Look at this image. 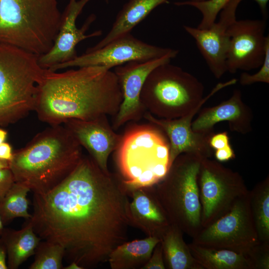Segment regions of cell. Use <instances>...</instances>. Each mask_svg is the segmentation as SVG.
I'll return each mask as SVG.
<instances>
[{
  "instance_id": "obj_1",
  "label": "cell",
  "mask_w": 269,
  "mask_h": 269,
  "mask_svg": "<svg viewBox=\"0 0 269 269\" xmlns=\"http://www.w3.org/2000/svg\"><path fill=\"white\" fill-rule=\"evenodd\" d=\"M128 195L119 175L104 172L83 155L59 185L45 194L33 193L27 220L41 239L62 245L70 263L94 267L128 241Z\"/></svg>"
},
{
  "instance_id": "obj_2",
  "label": "cell",
  "mask_w": 269,
  "mask_h": 269,
  "mask_svg": "<svg viewBox=\"0 0 269 269\" xmlns=\"http://www.w3.org/2000/svg\"><path fill=\"white\" fill-rule=\"evenodd\" d=\"M122 101L117 76L105 67H82L63 72L45 69L34 111L41 122L59 125L70 119L114 117Z\"/></svg>"
},
{
  "instance_id": "obj_3",
  "label": "cell",
  "mask_w": 269,
  "mask_h": 269,
  "mask_svg": "<svg viewBox=\"0 0 269 269\" xmlns=\"http://www.w3.org/2000/svg\"><path fill=\"white\" fill-rule=\"evenodd\" d=\"M83 156L82 147L63 125L50 126L13 152L9 168L15 182L43 194L61 183Z\"/></svg>"
},
{
  "instance_id": "obj_4",
  "label": "cell",
  "mask_w": 269,
  "mask_h": 269,
  "mask_svg": "<svg viewBox=\"0 0 269 269\" xmlns=\"http://www.w3.org/2000/svg\"><path fill=\"white\" fill-rule=\"evenodd\" d=\"M61 14L58 0H0V43L43 55L53 45Z\"/></svg>"
},
{
  "instance_id": "obj_5",
  "label": "cell",
  "mask_w": 269,
  "mask_h": 269,
  "mask_svg": "<svg viewBox=\"0 0 269 269\" xmlns=\"http://www.w3.org/2000/svg\"><path fill=\"white\" fill-rule=\"evenodd\" d=\"M39 56L0 43V127L13 124L34 111L45 69Z\"/></svg>"
},
{
  "instance_id": "obj_6",
  "label": "cell",
  "mask_w": 269,
  "mask_h": 269,
  "mask_svg": "<svg viewBox=\"0 0 269 269\" xmlns=\"http://www.w3.org/2000/svg\"><path fill=\"white\" fill-rule=\"evenodd\" d=\"M159 131L138 126L122 136L115 161L128 194L136 188L154 186L170 166L169 141Z\"/></svg>"
},
{
  "instance_id": "obj_7",
  "label": "cell",
  "mask_w": 269,
  "mask_h": 269,
  "mask_svg": "<svg viewBox=\"0 0 269 269\" xmlns=\"http://www.w3.org/2000/svg\"><path fill=\"white\" fill-rule=\"evenodd\" d=\"M202 159L189 153L180 154L153 186L170 224L192 238L202 229L197 176Z\"/></svg>"
},
{
  "instance_id": "obj_8",
  "label": "cell",
  "mask_w": 269,
  "mask_h": 269,
  "mask_svg": "<svg viewBox=\"0 0 269 269\" xmlns=\"http://www.w3.org/2000/svg\"><path fill=\"white\" fill-rule=\"evenodd\" d=\"M204 91L196 77L169 62L148 74L140 99L145 112L158 118L174 119L194 109L202 101Z\"/></svg>"
},
{
  "instance_id": "obj_9",
  "label": "cell",
  "mask_w": 269,
  "mask_h": 269,
  "mask_svg": "<svg viewBox=\"0 0 269 269\" xmlns=\"http://www.w3.org/2000/svg\"><path fill=\"white\" fill-rule=\"evenodd\" d=\"M197 184L202 228L227 214L236 201L249 192L238 172L210 158L201 161Z\"/></svg>"
},
{
  "instance_id": "obj_10",
  "label": "cell",
  "mask_w": 269,
  "mask_h": 269,
  "mask_svg": "<svg viewBox=\"0 0 269 269\" xmlns=\"http://www.w3.org/2000/svg\"><path fill=\"white\" fill-rule=\"evenodd\" d=\"M192 242L248 255L260 243L250 207L249 192L239 198L227 214L202 228Z\"/></svg>"
},
{
  "instance_id": "obj_11",
  "label": "cell",
  "mask_w": 269,
  "mask_h": 269,
  "mask_svg": "<svg viewBox=\"0 0 269 269\" xmlns=\"http://www.w3.org/2000/svg\"><path fill=\"white\" fill-rule=\"evenodd\" d=\"M174 50L145 43L131 33L122 36L102 47L86 51L73 59L48 69L57 71L71 67L104 66L109 69L132 61H146L161 57Z\"/></svg>"
},
{
  "instance_id": "obj_12",
  "label": "cell",
  "mask_w": 269,
  "mask_h": 269,
  "mask_svg": "<svg viewBox=\"0 0 269 269\" xmlns=\"http://www.w3.org/2000/svg\"><path fill=\"white\" fill-rule=\"evenodd\" d=\"M266 21L265 20H236L226 29L230 37L227 55V72L250 71L260 68L265 55Z\"/></svg>"
},
{
  "instance_id": "obj_13",
  "label": "cell",
  "mask_w": 269,
  "mask_h": 269,
  "mask_svg": "<svg viewBox=\"0 0 269 269\" xmlns=\"http://www.w3.org/2000/svg\"><path fill=\"white\" fill-rule=\"evenodd\" d=\"M178 50H174L158 58L146 61H132L115 67L116 74L123 95L119 110L114 117L113 129L117 130L127 122L138 120L145 111L140 95L148 74L155 68L169 63L176 57Z\"/></svg>"
},
{
  "instance_id": "obj_14",
  "label": "cell",
  "mask_w": 269,
  "mask_h": 269,
  "mask_svg": "<svg viewBox=\"0 0 269 269\" xmlns=\"http://www.w3.org/2000/svg\"><path fill=\"white\" fill-rule=\"evenodd\" d=\"M90 0H69L61 14L59 29L53 46L47 53L39 56V63L43 68L49 69L73 59L77 56L76 46L79 42L102 34L101 30L86 33L96 19L94 14L90 15L81 28L77 27V17Z\"/></svg>"
},
{
  "instance_id": "obj_15",
  "label": "cell",
  "mask_w": 269,
  "mask_h": 269,
  "mask_svg": "<svg viewBox=\"0 0 269 269\" xmlns=\"http://www.w3.org/2000/svg\"><path fill=\"white\" fill-rule=\"evenodd\" d=\"M199 110V108L196 107L186 115L174 119L158 118L147 112L144 113L143 117L145 119L167 135L169 143L170 165L182 153H189L203 158L212 156L213 149L209 141L214 132L197 133L191 128L193 119Z\"/></svg>"
},
{
  "instance_id": "obj_16",
  "label": "cell",
  "mask_w": 269,
  "mask_h": 269,
  "mask_svg": "<svg viewBox=\"0 0 269 269\" xmlns=\"http://www.w3.org/2000/svg\"><path fill=\"white\" fill-rule=\"evenodd\" d=\"M63 125L99 167L104 172H109V157L119 146L123 135L115 132L107 116L92 120L70 119Z\"/></svg>"
},
{
  "instance_id": "obj_17",
  "label": "cell",
  "mask_w": 269,
  "mask_h": 269,
  "mask_svg": "<svg viewBox=\"0 0 269 269\" xmlns=\"http://www.w3.org/2000/svg\"><path fill=\"white\" fill-rule=\"evenodd\" d=\"M253 118L252 109L242 100L241 91L235 89L229 99L202 109L192 121L191 128L195 132L210 133L217 124L227 122L230 131L246 134L252 131Z\"/></svg>"
},
{
  "instance_id": "obj_18",
  "label": "cell",
  "mask_w": 269,
  "mask_h": 269,
  "mask_svg": "<svg viewBox=\"0 0 269 269\" xmlns=\"http://www.w3.org/2000/svg\"><path fill=\"white\" fill-rule=\"evenodd\" d=\"M129 195L132 199L128 209L130 226L137 228L147 236L160 239L170 223L153 186L132 190Z\"/></svg>"
},
{
  "instance_id": "obj_19",
  "label": "cell",
  "mask_w": 269,
  "mask_h": 269,
  "mask_svg": "<svg viewBox=\"0 0 269 269\" xmlns=\"http://www.w3.org/2000/svg\"><path fill=\"white\" fill-rule=\"evenodd\" d=\"M184 30L195 40L208 66L216 79L227 72L226 60L230 37L226 31L214 23L208 29H199L184 25Z\"/></svg>"
},
{
  "instance_id": "obj_20",
  "label": "cell",
  "mask_w": 269,
  "mask_h": 269,
  "mask_svg": "<svg viewBox=\"0 0 269 269\" xmlns=\"http://www.w3.org/2000/svg\"><path fill=\"white\" fill-rule=\"evenodd\" d=\"M168 0H129L118 13L108 34L86 51L99 49L113 40L131 33L152 10Z\"/></svg>"
},
{
  "instance_id": "obj_21",
  "label": "cell",
  "mask_w": 269,
  "mask_h": 269,
  "mask_svg": "<svg viewBox=\"0 0 269 269\" xmlns=\"http://www.w3.org/2000/svg\"><path fill=\"white\" fill-rule=\"evenodd\" d=\"M0 238L5 247L9 269H18L33 255L41 241L28 220L26 225L19 230L4 228Z\"/></svg>"
},
{
  "instance_id": "obj_22",
  "label": "cell",
  "mask_w": 269,
  "mask_h": 269,
  "mask_svg": "<svg viewBox=\"0 0 269 269\" xmlns=\"http://www.w3.org/2000/svg\"><path fill=\"white\" fill-rule=\"evenodd\" d=\"M160 240L147 236L140 240L126 242L117 247L110 253L108 262L112 269H141L150 258Z\"/></svg>"
},
{
  "instance_id": "obj_23",
  "label": "cell",
  "mask_w": 269,
  "mask_h": 269,
  "mask_svg": "<svg viewBox=\"0 0 269 269\" xmlns=\"http://www.w3.org/2000/svg\"><path fill=\"white\" fill-rule=\"evenodd\" d=\"M183 234L180 229L170 224L160 238L166 269H203L192 255Z\"/></svg>"
},
{
  "instance_id": "obj_24",
  "label": "cell",
  "mask_w": 269,
  "mask_h": 269,
  "mask_svg": "<svg viewBox=\"0 0 269 269\" xmlns=\"http://www.w3.org/2000/svg\"><path fill=\"white\" fill-rule=\"evenodd\" d=\"M188 246L192 255L203 269H254L248 255L204 247L192 242Z\"/></svg>"
},
{
  "instance_id": "obj_25",
  "label": "cell",
  "mask_w": 269,
  "mask_h": 269,
  "mask_svg": "<svg viewBox=\"0 0 269 269\" xmlns=\"http://www.w3.org/2000/svg\"><path fill=\"white\" fill-rule=\"evenodd\" d=\"M250 204L260 243H269V176L249 191Z\"/></svg>"
},
{
  "instance_id": "obj_26",
  "label": "cell",
  "mask_w": 269,
  "mask_h": 269,
  "mask_svg": "<svg viewBox=\"0 0 269 269\" xmlns=\"http://www.w3.org/2000/svg\"><path fill=\"white\" fill-rule=\"evenodd\" d=\"M29 191L26 186L14 182L0 200V217L4 226L16 218L27 220L31 218L28 212L29 202L27 195Z\"/></svg>"
},
{
  "instance_id": "obj_27",
  "label": "cell",
  "mask_w": 269,
  "mask_h": 269,
  "mask_svg": "<svg viewBox=\"0 0 269 269\" xmlns=\"http://www.w3.org/2000/svg\"><path fill=\"white\" fill-rule=\"evenodd\" d=\"M34 261L30 269H61L65 249L58 243L44 240L40 241L34 253Z\"/></svg>"
},
{
  "instance_id": "obj_28",
  "label": "cell",
  "mask_w": 269,
  "mask_h": 269,
  "mask_svg": "<svg viewBox=\"0 0 269 269\" xmlns=\"http://www.w3.org/2000/svg\"><path fill=\"white\" fill-rule=\"evenodd\" d=\"M230 0H206L201 1L191 0L176 2L178 6L190 5L197 8L202 14V19L197 27L199 29H208L215 22L219 12Z\"/></svg>"
},
{
  "instance_id": "obj_29",
  "label": "cell",
  "mask_w": 269,
  "mask_h": 269,
  "mask_svg": "<svg viewBox=\"0 0 269 269\" xmlns=\"http://www.w3.org/2000/svg\"><path fill=\"white\" fill-rule=\"evenodd\" d=\"M260 68V70L253 74L242 73L239 78L240 84L247 86L256 83H269V38L266 42L264 61Z\"/></svg>"
},
{
  "instance_id": "obj_30",
  "label": "cell",
  "mask_w": 269,
  "mask_h": 269,
  "mask_svg": "<svg viewBox=\"0 0 269 269\" xmlns=\"http://www.w3.org/2000/svg\"><path fill=\"white\" fill-rule=\"evenodd\" d=\"M248 255L254 269H269V243H260Z\"/></svg>"
},
{
  "instance_id": "obj_31",
  "label": "cell",
  "mask_w": 269,
  "mask_h": 269,
  "mask_svg": "<svg viewBox=\"0 0 269 269\" xmlns=\"http://www.w3.org/2000/svg\"><path fill=\"white\" fill-rule=\"evenodd\" d=\"M242 0H230L221 9L220 19L216 25L223 30L226 29L236 20V11Z\"/></svg>"
},
{
  "instance_id": "obj_32",
  "label": "cell",
  "mask_w": 269,
  "mask_h": 269,
  "mask_svg": "<svg viewBox=\"0 0 269 269\" xmlns=\"http://www.w3.org/2000/svg\"><path fill=\"white\" fill-rule=\"evenodd\" d=\"M166 269L162 248L160 242L155 247L147 263L141 269Z\"/></svg>"
},
{
  "instance_id": "obj_33",
  "label": "cell",
  "mask_w": 269,
  "mask_h": 269,
  "mask_svg": "<svg viewBox=\"0 0 269 269\" xmlns=\"http://www.w3.org/2000/svg\"><path fill=\"white\" fill-rule=\"evenodd\" d=\"M14 183L13 174L9 168L0 169V200Z\"/></svg>"
},
{
  "instance_id": "obj_34",
  "label": "cell",
  "mask_w": 269,
  "mask_h": 269,
  "mask_svg": "<svg viewBox=\"0 0 269 269\" xmlns=\"http://www.w3.org/2000/svg\"><path fill=\"white\" fill-rule=\"evenodd\" d=\"M209 143L210 147L215 150L230 145L228 132L214 133L209 139Z\"/></svg>"
},
{
  "instance_id": "obj_35",
  "label": "cell",
  "mask_w": 269,
  "mask_h": 269,
  "mask_svg": "<svg viewBox=\"0 0 269 269\" xmlns=\"http://www.w3.org/2000/svg\"><path fill=\"white\" fill-rule=\"evenodd\" d=\"M215 157L217 161L224 162L235 158L234 150L230 145L215 150Z\"/></svg>"
},
{
  "instance_id": "obj_36",
  "label": "cell",
  "mask_w": 269,
  "mask_h": 269,
  "mask_svg": "<svg viewBox=\"0 0 269 269\" xmlns=\"http://www.w3.org/2000/svg\"><path fill=\"white\" fill-rule=\"evenodd\" d=\"M13 150L11 144L5 141L0 144V160L9 162L13 155Z\"/></svg>"
},
{
  "instance_id": "obj_37",
  "label": "cell",
  "mask_w": 269,
  "mask_h": 269,
  "mask_svg": "<svg viewBox=\"0 0 269 269\" xmlns=\"http://www.w3.org/2000/svg\"><path fill=\"white\" fill-rule=\"evenodd\" d=\"M6 251L5 247L0 238V269H7L6 263Z\"/></svg>"
},
{
  "instance_id": "obj_38",
  "label": "cell",
  "mask_w": 269,
  "mask_h": 269,
  "mask_svg": "<svg viewBox=\"0 0 269 269\" xmlns=\"http://www.w3.org/2000/svg\"><path fill=\"white\" fill-rule=\"evenodd\" d=\"M255 0L258 4L263 14H264V15L266 14L267 3L268 2L269 0Z\"/></svg>"
},
{
  "instance_id": "obj_39",
  "label": "cell",
  "mask_w": 269,
  "mask_h": 269,
  "mask_svg": "<svg viewBox=\"0 0 269 269\" xmlns=\"http://www.w3.org/2000/svg\"><path fill=\"white\" fill-rule=\"evenodd\" d=\"M7 135V131L3 128L0 127V144L6 141Z\"/></svg>"
},
{
  "instance_id": "obj_40",
  "label": "cell",
  "mask_w": 269,
  "mask_h": 269,
  "mask_svg": "<svg viewBox=\"0 0 269 269\" xmlns=\"http://www.w3.org/2000/svg\"><path fill=\"white\" fill-rule=\"evenodd\" d=\"M64 269H83V268L80 266L78 264L75 262H71L67 266L63 267Z\"/></svg>"
},
{
  "instance_id": "obj_41",
  "label": "cell",
  "mask_w": 269,
  "mask_h": 269,
  "mask_svg": "<svg viewBox=\"0 0 269 269\" xmlns=\"http://www.w3.org/2000/svg\"><path fill=\"white\" fill-rule=\"evenodd\" d=\"M9 168L8 162L0 160V169Z\"/></svg>"
},
{
  "instance_id": "obj_42",
  "label": "cell",
  "mask_w": 269,
  "mask_h": 269,
  "mask_svg": "<svg viewBox=\"0 0 269 269\" xmlns=\"http://www.w3.org/2000/svg\"><path fill=\"white\" fill-rule=\"evenodd\" d=\"M3 229H4V225L0 217V237L2 234Z\"/></svg>"
},
{
  "instance_id": "obj_43",
  "label": "cell",
  "mask_w": 269,
  "mask_h": 269,
  "mask_svg": "<svg viewBox=\"0 0 269 269\" xmlns=\"http://www.w3.org/2000/svg\"><path fill=\"white\" fill-rule=\"evenodd\" d=\"M190 0L193 1H201L206 0Z\"/></svg>"
},
{
  "instance_id": "obj_44",
  "label": "cell",
  "mask_w": 269,
  "mask_h": 269,
  "mask_svg": "<svg viewBox=\"0 0 269 269\" xmlns=\"http://www.w3.org/2000/svg\"><path fill=\"white\" fill-rule=\"evenodd\" d=\"M106 3H108L109 1V0H105Z\"/></svg>"
}]
</instances>
